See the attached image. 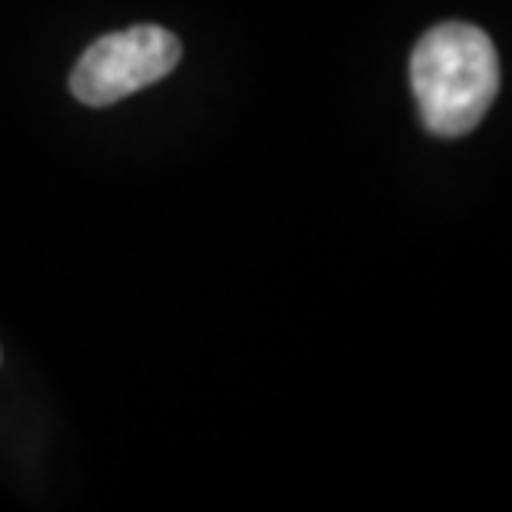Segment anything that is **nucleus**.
Listing matches in <instances>:
<instances>
[{"instance_id":"1","label":"nucleus","mask_w":512,"mask_h":512,"mask_svg":"<svg viewBox=\"0 0 512 512\" xmlns=\"http://www.w3.org/2000/svg\"><path fill=\"white\" fill-rule=\"evenodd\" d=\"M423 124L436 137H463L476 130L499 94V57L483 30L473 24L433 27L409 57Z\"/></svg>"},{"instance_id":"2","label":"nucleus","mask_w":512,"mask_h":512,"mask_svg":"<svg viewBox=\"0 0 512 512\" xmlns=\"http://www.w3.org/2000/svg\"><path fill=\"white\" fill-rule=\"evenodd\" d=\"M180 40L167 27L140 24L94 40L70 74V94L87 107H110L157 84L180 64Z\"/></svg>"}]
</instances>
